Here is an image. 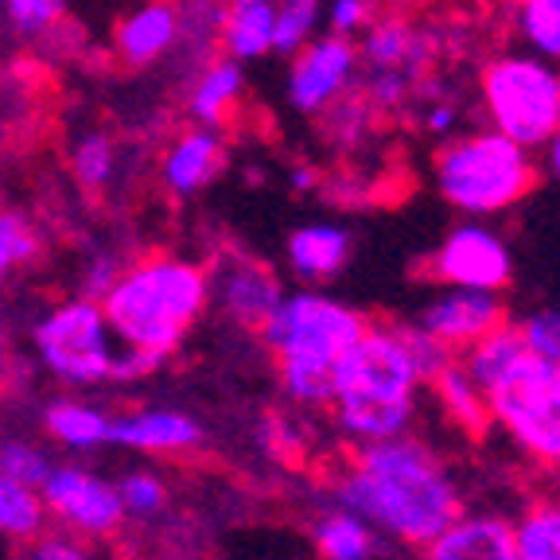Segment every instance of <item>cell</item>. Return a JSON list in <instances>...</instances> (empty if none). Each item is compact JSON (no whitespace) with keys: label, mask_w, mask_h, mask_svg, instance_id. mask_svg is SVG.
I'll return each mask as SVG.
<instances>
[{"label":"cell","mask_w":560,"mask_h":560,"mask_svg":"<svg viewBox=\"0 0 560 560\" xmlns=\"http://www.w3.org/2000/svg\"><path fill=\"white\" fill-rule=\"evenodd\" d=\"M335 502L359 510L385 541L417 552L464 514V490L444 455L412 432L350 447L347 467L335 479Z\"/></svg>","instance_id":"6da1fadb"},{"label":"cell","mask_w":560,"mask_h":560,"mask_svg":"<svg viewBox=\"0 0 560 560\" xmlns=\"http://www.w3.org/2000/svg\"><path fill=\"white\" fill-rule=\"evenodd\" d=\"M424 374L401 324H370L335 366L331 417L350 444L405 436L417 424Z\"/></svg>","instance_id":"7a4b0ae2"},{"label":"cell","mask_w":560,"mask_h":560,"mask_svg":"<svg viewBox=\"0 0 560 560\" xmlns=\"http://www.w3.org/2000/svg\"><path fill=\"white\" fill-rule=\"evenodd\" d=\"M370 324L374 319L350 307L347 300L296 289L284 292L277 312L265 319L257 335L277 362V382L284 397L300 409H331L335 366Z\"/></svg>","instance_id":"3957f363"},{"label":"cell","mask_w":560,"mask_h":560,"mask_svg":"<svg viewBox=\"0 0 560 560\" xmlns=\"http://www.w3.org/2000/svg\"><path fill=\"white\" fill-rule=\"evenodd\" d=\"M210 304V269L175 254L129 261L114 289L102 296L117 339L125 347L152 350L160 359H172L184 347Z\"/></svg>","instance_id":"277c9868"},{"label":"cell","mask_w":560,"mask_h":560,"mask_svg":"<svg viewBox=\"0 0 560 560\" xmlns=\"http://www.w3.org/2000/svg\"><path fill=\"white\" fill-rule=\"evenodd\" d=\"M534 149H525L499 129H475L444 140L432 156L436 195L464 219H499L537 187Z\"/></svg>","instance_id":"5b68a950"},{"label":"cell","mask_w":560,"mask_h":560,"mask_svg":"<svg viewBox=\"0 0 560 560\" xmlns=\"http://www.w3.org/2000/svg\"><path fill=\"white\" fill-rule=\"evenodd\" d=\"M479 105L490 129L525 149H545L560 129V62L525 51H499L479 67Z\"/></svg>","instance_id":"8992f818"},{"label":"cell","mask_w":560,"mask_h":560,"mask_svg":"<svg viewBox=\"0 0 560 560\" xmlns=\"http://www.w3.org/2000/svg\"><path fill=\"white\" fill-rule=\"evenodd\" d=\"M32 350L39 366L70 389H90L114 377L117 339L102 300L74 296L47 307L32 327Z\"/></svg>","instance_id":"52a82bcc"},{"label":"cell","mask_w":560,"mask_h":560,"mask_svg":"<svg viewBox=\"0 0 560 560\" xmlns=\"http://www.w3.org/2000/svg\"><path fill=\"white\" fill-rule=\"evenodd\" d=\"M494 429L537 464L560 475V366L525 354L499 385L487 389Z\"/></svg>","instance_id":"ba28073f"},{"label":"cell","mask_w":560,"mask_h":560,"mask_svg":"<svg viewBox=\"0 0 560 560\" xmlns=\"http://www.w3.org/2000/svg\"><path fill=\"white\" fill-rule=\"evenodd\" d=\"M362 82L359 39L319 32L307 47H300L284 74L289 105L304 117H324L331 105L350 97Z\"/></svg>","instance_id":"9c48e42d"},{"label":"cell","mask_w":560,"mask_h":560,"mask_svg":"<svg viewBox=\"0 0 560 560\" xmlns=\"http://www.w3.org/2000/svg\"><path fill=\"white\" fill-rule=\"evenodd\" d=\"M429 277L447 289L506 292L514 280V254L487 219H464L429 254Z\"/></svg>","instance_id":"30bf717a"},{"label":"cell","mask_w":560,"mask_h":560,"mask_svg":"<svg viewBox=\"0 0 560 560\" xmlns=\"http://www.w3.org/2000/svg\"><path fill=\"white\" fill-rule=\"evenodd\" d=\"M44 502L59 529L86 537V541H109L129 522L117 482L79 464H55L51 479L44 482Z\"/></svg>","instance_id":"8fae6325"},{"label":"cell","mask_w":560,"mask_h":560,"mask_svg":"<svg viewBox=\"0 0 560 560\" xmlns=\"http://www.w3.org/2000/svg\"><path fill=\"white\" fill-rule=\"evenodd\" d=\"M210 296L230 324L261 331L265 319L284 300V284L265 261L249 254H222L210 265Z\"/></svg>","instance_id":"7c38bea8"},{"label":"cell","mask_w":560,"mask_h":560,"mask_svg":"<svg viewBox=\"0 0 560 560\" xmlns=\"http://www.w3.org/2000/svg\"><path fill=\"white\" fill-rule=\"evenodd\" d=\"M417 324L429 327L455 354H464L467 347H475L490 331H499L502 324H510V307L502 300V292L447 289V284H440L436 296L417 312Z\"/></svg>","instance_id":"4fadbf2b"},{"label":"cell","mask_w":560,"mask_h":560,"mask_svg":"<svg viewBox=\"0 0 560 560\" xmlns=\"http://www.w3.org/2000/svg\"><path fill=\"white\" fill-rule=\"evenodd\" d=\"M187 35V16L175 0H140L114 27V51L125 67H156Z\"/></svg>","instance_id":"5bb4252c"},{"label":"cell","mask_w":560,"mask_h":560,"mask_svg":"<svg viewBox=\"0 0 560 560\" xmlns=\"http://www.w3.org/2000/svg\"><path fill=\"white\" fill-rule=\"evenodd\" d=\"M226 167V140L222 129H207V125H191V129L175 132L167 140L164 156H160V184L175 199H191L202 187L219 179Z\"/></svg>","instance_id":"9a60e30c"},{"label":"cell","mask_w":560,"mask_h":560,"mask_svg":"<svg viewBox=\"0 0 560 560\" xmlns=\"http://www.w3.org/2000/svg\"><path fill=\"white\" fill-rule=\"evenodd\" d=\"M420 560H517L514 517L490 510H464L432 545L420 549Z\"/></svg>","instance_id":"2e32d148"},{"label":"cell","mask_w":560,"mask_h":560,"mask_svg":"<svg viewBox=\"0 0 560 560\" xmlns=\"http://www.w3.org/2000/svg\"><path fill=\"white\" fill-rule=\"evenodd\" d=\"M359 51L366 74H401L409 82H420L432 59V39L405 16H377L359 39Z\"/></svg>","instance_id":"e0dca14e"},{"label":"cell","mask_w":560,"mask_h":560,"mask_svg":"<svg viewBox=\"0 0 560 560\" xmlns=\"http://www.w3.org/2000/svg\"><path fill=\"white\" fill-rule=\"evenodd\" d=\"M114 444L140 455H184L202 444V429L191 412L156 405L114 417Z\"/></svg>","instance_id":"ac0fdd59"},{"label":"cell","mask_w":560,"mask_h":560,"mask_svg":"<svg viewBox=\"0 0 560 560\" xmlns=\"http://www.w3.org/2000/svg\"><path fill=\"white\" fill-rule=\"evenodd\" d=\"M354 237L339 222H307L296 226L284 242V261L300 284H327L350 265Z\"/></svg>","instance_id":"d6986e66"},{"label":"cell","mask_w":560,"mask_h":560,"mask_svg":"<svg viewBox=\"0 0 560 560\" xmlns=\"http://www.w3.org/2000/svg\"><path fill=\"white\" fill-rule=\"evenodd\" d=\"M219 47L237 62L277 55V0H222Z\"/></svg>","instance_id":"ffe728a7"},{"label":"cell","mask_w":560,"mask_h":560,"mask_svg":"<svg viewBox=\"0 0 560 560\" xmlns=\"http://www.w3.org/2000/svg\"><path fill=\"white\" fill-rule=\"evenodd\" d=\"M245 62L230 59H210L207 67L195 74L191 90H187V117L191 125H207V129H226L237 117V105L245 94Z\"/></svg>","instance_id":"44dd1931"},{"label":"cell","mask_w":560,"mask_h":560,"mask_svg":"<svg viewBox=\"0 0 560 560\" xmlns=\"http://www.w3.org/2000/svg\"><path fill=\"white\" fill-rule=\"evenodd\" d=\"M382 541L385 534L374 522L339 502L312 522V549L319 560H377Z\"/></svg>","instance_id":"7402d4cb"},{"label":"cell","mask_w":560,"mask_h":560,"mask_svg":"<svg viewBox=\"0 0 560 560\" xmlns=\"http://www.w3.org/2000/svg\"><path fill=\"white\" fill-rule=\"evenodd\" d=\"M436 394V405L444 409V417L452 420L455 429L464 436L482 440L490 429H494V417H490V401L487 389L471 377V370L464 366V359H455L452 366H444L429 385Z\"/></svg>","instance_id":"603a6c76"},{"label":"cell","mask_w":560,"mask_h":560,"mask_svg":"<svg viewBox=\"0 0 560 560\" xmlns=\"http://www.w3.org/2000/svg\"><path fill=\"white\" fill-rule=\"evenodd\" d=\"M44 429L55 444L70 452H97V447L114 444V417L94 401L79 397H55L44 405Z\"/></svg>","instance_id":"cb8c5ba5"},{"label":"cell","mask_w":560,"mask_h":560,"mask_svg":"<svg viewBox=\"0 0 560 560\" xmlns=\"http://www.w3.org/2000/svg\"><path fill=\"white\" fill-rule=\"evenodd\" d=\"M517 560H560V490H545L514 517Z\"/></svg>","instance_id":"d4e9b609"},{"label":"cell","mask_w":560,"mask_h":560,"mask_svg":"<svg viewBox=\"0 0 560 560\" xmlns=\"http://www.w3.org/2000/svg\"><path fill=\"white\" fill-rule=\"evenodd\" d=\"M47 522H51V514H47L44 490L0 471V537H9L16 545L35 541L39 534H47Z\"/></svg>","instance_id":"484cf974"},{"label":"cell","mask_w":560,"mask_h":560,"mask_svg":"<svg viewBox=\"0 0 560 560\" xmlns=\"http://www.w3.org/2000/svg\"><path fill=\"white\" fill-rule=\"evenodd\" d=\"M525 354H529V347H525L522 327L510 319V324H502L499 331H490L487 339H479L475 347H467L459 359H464V366L471 370L475 382H479L482 389H490V385H499L502 377H506L510 370L525 359Z\"/></svg>","instance_id":"4316f807"},{"label":"cell","mask_w":560,"mask_h":560,"mask_svg":"<svg viewBox=\"0 0 560 560\" xmlns=\"http://www.w3.org/2000/svg\"><path fill=\"white\" fill-rule=\"evenodd\" d=\"M70 175L82 191H109L121 175V144L109 132L90 129L70 144Z\"/></svg>","instance_id":"83f0119b"},{"label":"cell","mask_w":560,"mask_h":560,"mask_svg":"<svg viewBox=\"0 0 560 560\" xmlns=\"http://www.w3.org/2000/svg\"><path fill=\"white\" fill-rule=\"evenodd\" d=\"M39 254H44V242H39L35 222L24 210L0 207V289L32 269Z\"/></svg>","instance_id":"f1b7e54d"},{"label":"cell","mask_w":560,"mask_h":560,"mask_svg":"<svg viewBox=\"0 0 560 560\" xmlns=\"http://www.w3.org/2000/svg\"><path fill=\"white\" fill-rule=\"evenodd\" d=\"M514 35L525 51L560 62V0H517Z\"/></svg>","instance_id":"f546056e"},{"label":"cell","mask_w":560,"mask_h":560,"mask_svg":"<svg viewBox=\"0 0 560 560\" xmlns=\"http://www.w3.org/2000/svg\"><path fill=\"white\" fill-rule=\"evenodd\" d=\"M327 27V0H277V55H296Z\"/></svg>","instance_id":"4dcf8cb0"},{"label":"cell","mask_w":560,"mask_h":560,"mask_svg":"<svg viewBox=\"0 0 560 560\" xmlns=\"http://www.w3.org/2000/svg\"><path fill=\"white\" fill-rule=\"evenodd\" d=\"M70 0H0L4 24L20 35V39H39V35L55 32L67 16Z\"/></svg>","instance_id":"1f68e13d"},{"label":"cell","mask_w":560,"mask_h":560,"mask_svg":"<svg viewBox=\"0 0 560 560\" xmlns=\"http://www.w3.org/2000/svg\"><path fill=\"white\" fill-rule=\"evenodd\" d=\"M0 471H9L12 479L27 482V487H35V490H44V482L51 479V471H55V459L39 444H32V440L9 436V440H0Z\"/></svg>","instance_id":"d6a6232c"},{"label":"cell","mask_w":560,"mask_h":560,"mask_svg":"<svg viewBox=\"0 0 560 560\" xmlns=\"http://www.w3.org/2000/svg\"><path fill=\"white\" fill-rule=\"evenodd\" d=\"M117 490H121L129 522H152L167 510V482L156 471H129L117 482Z\"/></svg>","instance_id":"836d02e7"},{"label":"cell","mask_w":560,"mask_h":560,"mask_svg":"<svg viewBox=\"0 0 560 560\" xmlns=\"http://www.w3.org/2000/svg\"><path fill=\"white\" fill-rule=\"evenodd\" d=\"M514 324L522 327L529 354L560 366V307H534V312L517 315Z\"/></svg>","instance_id":"e575fe53"},{"label":"cell","mask_w":560,"mask_h":560,"mask_svg":"<svg viewBox=\"0 0 560 560\" xmlns=\"http://www.w3.org/2000/svg\"><path fill=\"white\" fill-rule=\"evenodd\" d=\"M405 327V342H409V350H412V362L420 366V374H424V382L432 385V377L440 374L444 366H452L459 354H455L447 342H440L436 335L429 331V327H420L417 319L412 324H401Z\"/></svg>","instance_id":"d590c367"},{"label":"cell","mask_w":560,"mask_h":560,"mask_svg":"<svg viewBox=\"0 0 560 560\" xmlns=\"http://www.w3.org/2000/svg\"><path fill=\"white\" fill-rule=\"evenodd\" d=\"M16 560H94V552H90L86 537L59 529V534H39L35 541H24Z\"/></svg>","instance_id":"8d00e7d4"},{"label":"cell","mask_w":560,"mask_h":560,"mask_svg":"<svg viewBox=\"0 0 560 560\" xmlns=\"http://www.w3.org/2000/svg\"><path fill=\"white\" fill-rule=\"evenodd\" d=\"M377 16V0H327V32L347 39H362Z\"/></svg>","instance_id":"74e56055"},{"label":"cell","mask_w":560,"mask_h":560,"mask_svg":"<svg viewBox=\"0 0 560 560\" xmlns=\"http://www.w3.org/2000/svg\"><path fill=\"white\" fill-rule=\"evenodd\" d=\"M125 265L117 261L114 254H94L82 269V280H79V296H90V300H102L105 292L114 289L117 277H121Z\"/></svg>","instance_id":"f35d334b"},{"label":"cell","mask_w":560,"mask_h":560,"mask_svg":"<svg viewBox=\"0 0 560 560\" xmlns=\"http://www.w3.org/2000/svg\"><path fill=\"white\" fill-rule=\"evenodd\" d=\"M167 359H160V354H152V350H137V347H125L117 350V362H114V377L109 382H144V377H152L160 366H164Z\"/></svg>","instance_id":"ab89813d"},{"label":"cell","mask_w":560,"mask_h":560,"mask_svg":"<svg viewBox=\"0 0 560 560\" xmlns=\"http://www.w3.org/2000/svg\"><path fill=\"white\" fill-rule=\"evenodd\" d=\"M459 121H464V109H459L452 97H432V102L424 105V129H429L432 137H440V140L459 137Z\"/></svg>","instance_id":"60d3db41"},{"label":"cell","mask_w":560,"mask_h":560,"mask_svg":"<svg viewBox=\"0 0 560 560\" xmlns=\"http://www.w3.org/2000/svg\"><path fill=\"white\" fill-rule=\"evenodd\" d=\"M12 370H16V347H12V331L0 315V389L12 382Z\"/></svg>","instance_id":"b9f144b4"},{"label":"cell","mask_w":560,"mask_h":560,"mask_svg":"<svg viewBox=\"0 0 560 560\" xmlns=\"http://www.w3.org/2000/svg\"><path fill=\"white\" fill-rule=\"evenodd\" d=\"M289 187L296 195H307V191H315V187H319V172H315L312 164H296L289 172Z\"/></svg>","instance_id":"7bdbcfd3"},{"label":"cell","mask_w":560,"mask_h":560,"mask_svg":"<svg viewBox=\"0 0 560 560\" xmlns=\"http://www.w3.org/2000/svg\"><path fill=\"white\" fill-rule=\"evenodd\" d=\"M545 156H541V164H545V172H549V179H557L560 184V129L549 137V144H545Z\"/></svg>","instance_id":"ee69618b"},{"label":"cell","mask_w":560,"mask_h":560,"mask_svg":"<svg viewBox=\"0 0 560 560\" xmlns=\"http://www.w3.org/2000/svg\"><path fill=\"white\" fill-rule=\"evenodd\" d=\"M514 4H517V0H514Z\"/></svg>","instance_id":"f6af8a7d"}]
</instances>
